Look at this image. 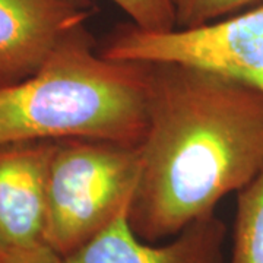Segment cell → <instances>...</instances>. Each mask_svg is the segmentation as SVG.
Masks as SVG:
<instances>
[{
  "label": "cell",
  "mask_w": 263,
  "mask_h": 263,
  "mask_svg": "<svg viewBox=\"0 0 263 263\" xmlns=\"http://www.w3.org/2000/svg\"><path fill=\"white\" fill-rule=\"evenodd\" d=\"M91 13V0H0V86L34 75Z\"/></svg>",
  "instance_id": "cell-5"
},
{
  "label": "cell",
  "mask_w": 263,
  "mask_h": 263,
  "mask_svg": "<svg viewBox=\"0 0 263 263\" xmlns=\"http://www.w3.org/2000/svg\"><path fill=\"white\" fill-rule=\"evenodd\" d=\"M0 263H65L63 256L46 243L2 250Z\"/></svg>",
  "instance_id": "cell-11"
},
{
  "label": "cell",
  "mask_w": 263,
  "mask_h": 263,
  "mask_svg": "<svg viewBox=\"0 0 263 263\" xmlns=\"http://www.w3.org/2000/svg\"><path fill=\"white\" fill-rule=\"evenodd\" d=\"M122 9L132 24L145 31H170L176 28L173 0H110Z\"/></svg>",
  "instance_id": "cell-10"
},
{
  "label": "cell",
  "mask_w": 263,
  "mask_h": 263,
  "mask_svg": "<svg viewBox=\"0 0 263 263\" xmlns=\"http://www.w3.org/2000/svg\"><path fill=\"white\" fill-rule=\"evenodd\" d=\"M230 263H263V168L238 192Z\"/></svg>",
  "instance_id": "cell-8"
},
{
  "label": "cell",
  "mask_w": 263,
  "mask_h": 263,
  "mask_svg": "<svg viewBox=\"0 0 263 263\" xmlns=\"http://www.w3.org/2000/svg\"><path fill=\"white\" fill-rule=\"evenodd\" d=\"M139 176V145L57 141L48 176L44 243L63 257L86 245L129 209Z\"/></svg>",
  "instance_id": "cell-3"
},
{
  "label": "cell",
  "mask_w": 263,
  "mask_h": 263,
  "mask_svg": "<svg viewBox=\"0 0 263 263\" xmlns=\"http://www.w3.org/2000/svg\"><path fill=\"white\" fill-rule=\"evenodd\" d=\"M129 209L65 263H224L227 228L215 214L197 219L164 246H151L133 233Z\"/></svg>",
  "instance_id": "cell-7"
},
{
  "label": "cell",
  "mask_w": 263,
  "mask_h": 263,
  "mask_svg": "<svg viewBox=\"0 0 263 263\" xmlns=\"http://www.w3.org/2000/svg\"><path fill=\"white\" fill-rule=\"evenodd\" d=\"M151 65L95 53L75 29L34 75L0 86V146L91 139L141 145L149 117Z\"/></svg>",
  "instance_id": "cell-2"
},
{
  "label": "cell",
  "mask_w": 263,
  "mask_h": 263,
  "mask_svg": "<svg viewBox=\"0 0 263 263\" xmlns=\"http://www.w3.org/2000/svg\"><path fill=\"white\" fill-rule=\"evenodd\" d=\"M57 141L0 146V249L44 243L47 184Z\"/></svg>",
  "instance_id": "cell-6"
},
{
  "label": "cell",
  "mask_w": 263,
  "mask_h": 263,
  "mask_svg": "<svg viewBox=\"0 0 263 263\" xmlns=\"http://www.w3.org/2000/svg\"><path fill=\"white\" fill-rule=\"evenodd\" d=\"M0 259H2V249H0Z\"/></svg>",
  "instance_id": "cell-12"
},
{
  "label": "cell",
  "mask_w": 263,
  "mask_h": 263,
  "mask_svg": "<svg viewBox=\"0 0 263 263\" xmlns=\"http://www.w3.org/2000/svg\"><path fill=\"white\" fill-rule=\"evenodd\" d=\"M149 117L129 224L143 241L214 214L263 168V91L180 63H149Z\"/></svg>",
  "instance_id": "cell-1"
},
{
  "label": "cell",
  "mask_w": 263,
  "mask_h": 263,
  "mask_svg": "<svg viewBox=\"0 0 263 263\" xmlns=\"http://www.w3.org/2000/svg\"><path fill=\"white\" fill-rule=\"evenodd\" d=\"M114 60L180 63L237 79L263 91V3L192 28L116 29L100 50Z\"/></svg>",
  "instance_id": "cell-4"
},
{
  "label": "cell",
  "mask_w": 263,
  "mask_h": 263,
  "mask_svg": "<svg viewBox=\"0 0 263 263\" xmlns=\"http://www.w3.org/2000/svg\"><path fill=\"white\" fill-rule=\"evenodd\" d=\"M260 0H173L176 28H192L230 16Z\"/></svg>",
  "instance_id": "cell-9"
}]
</instances>
